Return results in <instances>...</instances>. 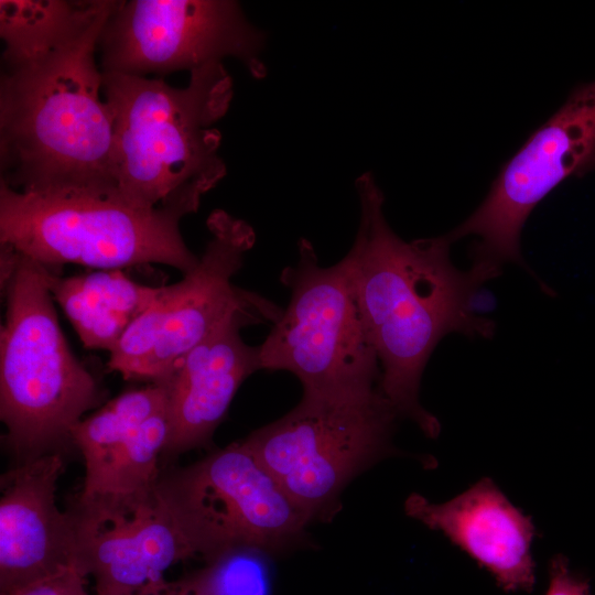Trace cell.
<instances>
[{
	"label": "cell",
	"mask_w": 595,
	"mask_h": 595,
	"mask_svg": "<svg viewBox=\"0 0 595 595\" xmlns=\"http://www.w3.org/2000/svg\"><path fill=\"white\" fill-rule=\"evenodd\" d=\"M398 418L380 388L357 398L303 393L292 410L244 442L311 522L325 521L357 475L394 453Z\"/></svg>",
	"instance_id": "cell-8"
},
{
	"label": "cell",
	"mask_w": 595,
	"mask_h": 595,
	"mask_svg": "<svg viewBox=\"0 0 595 595\" xmlns=\"http://www.w3.org/2000/svg\"><path fill=\"white\" fill-rule=\"evenodd\" d=\"M120 2L83 1L51 44L2 56L0 184L22 193L116 187L113 117L95 53Z\"/></svg>",
	"instance_id": "cell-2"
},
{
	"label": "cell",
	"mask_w": 595,
	"mask_h": 595,
	"mask_svg": "<svg viewBox=\"0 0 595 595\" xmlns=\"http://www.w3.org/2000/svg\"><path fill=\"white\" fill-rule=\"evenodd\" d=\"M263 553L235 550L206 562V566L166 583L175 595H268L269 572Z\"/></svg>",
	"instance_id": "cell-19"
},
{
	"label": "cell",
	"mask_w": 595,
	"mask_h": 595,
	"mask_svg": "<svg viewBox=\"0 0 595 595\" xmlns=\"http://www.w3.org/2000/svg\"><path fill=\"white\" fill-rule=\"evenodd\" d=\"M101 74L113 117L116 187L126 198L156 207L203 196L226 175L214 128L234 96L223 63L192 71L184 88L161 78Z\"/></svg>",
	"instance_id": "cell-3"
},
{
	"label": "cell",
	"mask_w": 595,
	"mask_h": 595,
	"mask_svg": "<svg viewBox=\"0 0 595 595\" xmlns=\"http://www.w3.org/2000/svg\"><path fill=\"white\" fill-rule=\"evenodd\" d=\"M154 499L193 556L206 562L242 549L281 552L311 522L244 441L161 473Z\"/></svg>",
	"instance_id": "cell-6"
},
{
	"label": "cell",
	"mask_w": 595,
	"mask_h": 595,
	"mask_svg": "<svg viewBox=\"0 0 595 595\" xmlns=\"http://www.w3.org/2000/svg\"><path fill=\"white\" fill-rule=\"evenodd\" d=\"M282 310L275 304L238 313L180 360L164 383L169 432L163 453H184L210 441L241 383L261 370L258 346L246 344L240 329L273 324Z\"/></svg>",
	"instance_id": "cell-14"
},
{
	"label": "cell",
	"mask_w": 595,
	"mask_h": 595,
	"mask_svg": "<svg viewBox=\"0 0 595 595\" xmlns=\"http://www.w3.org/2000/svg\"><path fill=\"white\" fill-rule=\"evenodd\" d=\"M167 432L164 383L126 391L73 428L85 464L73 510L84 526L95 530L154 505Z\"/></svg>",
	"instance_id": "cell-12"
},
{
	"label": "cell",
	"mask_w": 595,
	"mask_h": 595,
	"mask_svg": "<svg viewBox=\"0 0 595 595\" xmlns=\"http://www.w3.org/2000/svg\"><path fill=\"white\" fill-rule=\"evenodd\" d=\"M83 1L1 0L2 56L31 54L51 44L72 22Z\"/></svg>",
	"instance_id": "cell-18"
},
{
	"label": "cell",
	"mask_w": 595,
	"mask_h": 595,
	"mask_svg": "<svg viewBox=\"0 0 595 595\" xmlns=\"http://www.w3.org/2000/svg\"><path fill=\"white\" fill-rule=\"evenodd\" d=\"M266 35L231 0H121L106 22L98 47L101 72L164 75L240 61L261 78Z\"/></svg>",
	"instance_id": "cell-10"
},
{
	"label": "cell",
	"mask_w": 595,
	"mask_h": 595,
	"mask_svg": "<svg viewBox=\"0 0 595 595\" xmlns=\"http://www.w3.org/2000/svg\"><path fill=\"white\" fill-rule=\"evenodd\" d=\"M156 595H172V594H170V593L166 592V591H161V592H160L159 594H156Z\"/></svg>",
	"instance_id": "cell-22"
},
{
	"label": "cell",
	"mask_w": 595,
	"mask_h": 595,
	"mask_svg": "<svg viewBox=\"0 0 595 595\" xmlns=\"http://www.w3.org/2000/svg\"><path fill=\"white\" fill-rule=\"evenodd\" d=\"M359 225L347 262L367 335L377 353L379 388L400 418L429 437L441 426L419 399L425 365L450 333L488 337L491 321L477 316L472 301L496 274L473 264H453L448 235L405 241L389 226L385 196L370 172L356 181Z\"/></svg>",
	"instance_id": "cell-1"
},
{
	"label": "cell",
	"mask_w": 595,
	"mask_h": 595,
	"mask_svg": "<svg viewBox=\"0 0 595 595\" xmlns=\"http://www.w3.org/2000/svg\"><path fill=\"white\" fill-rule=\"evenodd\" d=\"M64 462L50 452L1 476L0 595L76 569L82 540L78 515L55 500Z\"/></svg>",
	"instance_id": "cell-13"
},
{
	"label": "cell",
	"mask_w": 595,
	"mask_h": 595,
	"mask_svg": "<svg viewBox=\"0 0 595 595\" xmlns=\"http://www.w3.org/2000/svg\"><path fill=\"white\" fill-rule=\"evenodd\" d=\"M201 196L156 207L137 205L116 187H68L22 193L0 184V242L46 266L98 270L162 263L184 274L197 258L180 230Z\"/></svg>",
	"instance_id": "cell-4"
},
{
	"label": "cell",
	"mask_w": 595,
	"mask_h": 595,
	"mask_svg": "<svg viewBox=\"0 0 595 595\" xmlns=\"http://www.w3.org/2000/svg\"><path fill=\"white\" fill-rule=\"evenodd\" d=\"M294 266L280 282L290 291L264 340L258 346L261 370H284L304 394L357 398L379 389L381 370L367 335L347 262L318 263L313 245L298 242Z\"/></svg>",
	"instance_id": "cell-7"
},
{
	"label": "cell",
	"mask_w": 595,
	"mask_h": 595,
	"mask_svg": "<svg viewBox=\"0 0 595 595\" xmlns=\"http://www.w3.org/2000/svg\"><path fill=\"white\" fill-rule=\"evenodd\" d=\"M404 511L446 537L490 573L502 591L533 589L536 562L531 548L537 528L490 478L483 477L442 504L411 494Z\"/></svg>",
	"instance_id": "cell-15"
},
{
	"label": "cell",
	"mask_w": 595,
	"mask_h": 595,
	"mask_svg": "<svg viewBox=\"0 0 595 595\" xmlns=\"http://www.w3.org/2000/svg\"><path fill=\"white\" fill-rule=\"evenodd\" d=\"M545 595H591L588 581L574 572L561 554L549 564V585Z\"/></svg>",
	"instance_id": "cell-21"
},
{
	"label": "cell",
	"mask_w": 595,
	"mask_h": 595,
	"mask_svg": "<svg viewBox=\"0 0 595 595\" xmlns=\"http://www.w3.org/2000/svg\"><path fill=\"white\" fill-rule=\"evenodd\" d=\"M86 584L87 576L68 567L2 595H90Z\"/></svg>",
	"instance_id": "cell-20"
},
{
	"label": "cell",
	"mask_w": 595,
	"mask_h": 595,
	"mask_svg": "<svg viewBox=\"0 0 595 595\" xmlns=\"http://www.w3.org/2000/svg\"><path fill=\"white\" fill-rule=\"evenodd\" d=\"M193 558L155 505L95 530L82 529L76 569L93 576L95 595H156L175 563Z\"/></svg>",
	"instance_id": "cell-16"
},
{
	"label": "cell",
	"mask_w": 595,
	"mask_h": 595,
	"mask_svg": "<svg viewBox=\"0 0 595 595\" xmlns=\"http://www.w3.org/2000/svg\"><path fill=\"white\" fill-rule=\"evenodd\" d=\"M15 252L14 270L2 285L7 314L0 333V418L11 446L29 459L71 440L99 392L63 335L47 266Z\"/></svg>",
	"instance_id": "cell-5"
},
{
	"label": "cell",
	"mask_w": 595,
	"mask_h": 595,
	"mask_svg": "<svg viewBox=\"0 0 595 595\" xmlns=\"http://www.w3.org/2000/svg\"><path fill=\"white\" fill-rule=\"evenodd\" d=\"M207 228L212 237L197 266L178 282L161 286L109 353L108 370L125 379L164 383L191 349L232 316L275 305L231 283L255 244L252 227L216 209Z\"/></svg>",
	"instance_id": "cell-9"
},
{
	"label": "cell",
	"mask_w": 595,
	"mask_h": 595,
	"mask_svg": "<svg viewBox=\"0 0 595 595\" xmlns=\"http://www.w3.org/2000/svg\"><path fill=\"white\" fill-rule=\"evenodd\" d=\"M595 170V80L578 85L501 167L477 209L448 235L476 237L474 263L523 264L520 235L534 207L571 176Z\"/></svg>",
	"instance_id": "cell-11"
},
{
	"label": "cell",
	"mask_w": 595,
	"mask_h": 595,
	"mask_svg": "<svg viewBox=\"0 0 595 595\" xmlns=\"http://www.w3.org/2000/svg\"><path fill=\"white\" fill-rule=\"evenodd\" d=\"M57 268L47 266L46 273L53 300L90 349L110 353L161 289L137 283L120 270L62 278Z\"/></svg>",
	"instance_id": "cell-17"
}]
</instances>
